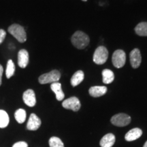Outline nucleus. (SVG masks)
<instances>
[{"label": "nucleus", "mask_w": 147, "mask_h": 147, "mask_svg": "<svg viewBox=\"0 0 147 147\" xmlns=\"http://www.w3.org/2000/svg\"><path fill=\"white\" fill-rule=\"evenodd\" d=\"M89 38L85 33L81 31H77L71 38L72 45L78 49H84L89 45Z\"/></svg>", "instance_id": "nucleus-1"}, {"label": "nucleus", "mask_w": 147, "mask_h": 147, "mask_svg": "<svg viewBox=\"0 0 147 147\" xmlns=\"http://www.w3.org/2000/svg\"><path fill=\"white\" fill-rule=\"evenodd\" d=\"M8 32L21 43H23L27 40V34L25 29L18 24L10 25L8 27Z\"/></svg>", "instance_id": "nucleus-2"}, {"label": "nucleus", "mask_w": 147, "mask_h": 147, "mask_svg": "<svg viewBox=\"0 0 147 147\" xmlns=\"http://www.w3.org/2000/svg\"><path fill=\"white\" fill-rule=\"evenodd\" d=\"M61 78V73L59 71L54 69L41 75L38 78V81L40 84H45L48 83H53V82H58Z\"/></svg>", "instance_id": "nucleus-3"}, {"label": "nucleus", "mask_w": 147, "mask_h": 147, "mask_svg": "<svg viewBox=\"0 0 147 147\" xmlns=\"http://www.w3.org/2000/svg\"><path fill=\"white\" fill-rule=\"evenodd\" d=\"M108 57V51L105 47L100 46L97 47L93 54V60L97 65H102L105 63Z\"/></svg>", "instance_id": "nucleus-4"}, {"label": "nucleus", "mask_w": 147, "mask_h": 147, "mask_svg": "<svg viewBox=\"0 0 147 147\" xmlns=\"http://www.w3.org/2000/svg\"><path fill=\"white\" fill-rule=\"evenodd\" d=\"M113 65L117 68H121L125 65L126 61L125 53L123 50H117L114 52L112 57Z\"/></svg>", "instance_id": "nucleus-5"}, {"label": "nucleus", "mask_w": 147, "mask_h": 147, "mask_svg": "<svg viewBox=\"0 0 147 147\" xmlns=\"http://www.w3.org/2000/svg\"><path fill=\"white\" fill-rule=\"evenodd\" d=\"M131 122V117L125 113H119L114 115L111 118V123L117 127H125Z\"/></svg>", "instance_id": "nucleus-6"}, {"label": "nucleus", "mask_w": 147, "mask_h": 147, "mask_svg": "<svg viewBox=\"0 0 147 147\" xmlns=\"http://www.w3.org/2000/svg\"><path fill=\"white\" fill-rule=\"evenodd\" d=\"M62 106L65 109L71 110L74 112H77L80 110L81 104L76 97H71L67 100H64L62 103Z\"/></svg>", "instance_id": "nucleus-7"}, {"label": "nucleus", "mask_w": 147, "mask_h": 147, "mask_svg": "<svg viewBox=\"0 0 147 147\" xmlns=\"http://www.w3.org/2000/svg\"><path fill=\"white\" fill-rule=\"evenodd\" d=\"M130 64L134 69L140 67L142 62V57H141L140 51L138 49H134L131 51L129 54Z\"/></svg>", "instance_id": "nucleus-8"}, {"label": "nucleus", "mask_w": 147, "mask_h": 147, "mask_svg": "<svg viewBox=\"0 0 147 147\" xmlns=\"http://www.w3.org/2000/svg\"><path fill=\"white\" fill-rule=\"evenodd\" d=\"M23 99L25 104L29 107H34L36 104V98L34 91L32 89H28L24 92Z\"/></svg>", "instance_id": "nucleus-9"}, {"label": "nucleus", "mask_w": 147, "mask_h": 147, "mask_svg": "<svg viewBox=\"0 0 147 147\" xmlns=\"http://www.w3.org/2000/svg\"><path fill=\"white\" fill-rule=\"evenodd\" d=\"M40 125H41V120L39 117L36 114H31L27 124V129L31 130V131H36L40 128Z\"/></svg>", "instance_id": "nucleus-10"}, {"label": "nucleus", "mask_w": 147, "mask_h": 147, "mask_svg": "<svg viewBox=\"0 0 147 147\" xmlns=\"http://www.w3.org/2000/svg\"><path fill=\"white\" fill-rule=\"evenodd\" d=\"M29 63V53L25 49H22L18 54V64L20 67L25 68Z\"/></svg>", "instance_id": "nucleus-11"}, {"label": "nucleus", "mask_w": 147, "mask_h": 147, "mask_svg": "<svg viewBox=\"0 0 147 147\" xmlns=\"http://www.w3.org/2000/svg\"><path fill=\"white\" fill-rule=\"evenodd\" d=\"M107 92V87L105 86H94L89 89V93L91 96L99 97L105 95Z\"/></svg>", "instance_id": "nucleus-12"}, {"label": "nucleus", "mask_w": 147, "mask_h": 147, "mask_svg": "<svg viewBox=\"0 0 147 147\" xmlns=\"http://www.w3.org/2000/svg\"><path fill=\"white\" fill-rule=\"evenodd\" d=\"M142 134V131L140 128H134L129 130L125 136V139L128 142L136 140L140 138Z\"/></svg>", "instance_id": "nucleus-13"}, {"label": "nucleus", "mask_w": 147, "mask_h": 147, "mask_svg": "<svg viewBox=\"0 0 147 147\" xmlns=\"http://www.w3.org/2000/svg\"><path fill=\"white\" fill-rule=\"evenodd\" d=\"M51 88L52 91L55 93V95H56L57 100L58 101H61L63 100L64 97H65V94H64L63 91H62L61 84L58 82H53V83L51 84Z\"/></svg>", "instance_id": "nucleus-14"}, {"label": "nucleus", "mask_w": 147, "mask_h": 147, "mask_svg": "<svg viewBox=\"0 0 147 147\" xmlns=\"http://www.w3.org/2000/svg\"><path fill=\"white\" fill-rule=\"evenodd\" d=\"M115 142V136L113 134H108L101 139L100 144L102 147H112Z\"/></svg>", "instance_id": "nucleus-15"}, {"label": "nucleus", "mask_w": 147, "mask_h": 147, "mask_svg": "<svg viewBox=\"0 0 147 147\" xmlns=\"http://www.w3.org/2000/svg\"><path fill=\"white\" fill-rule=\"evenodd\" d=\"M84 78V72L82 70H78L73 74L71 78V84L72 87H76L83 81Z\"/></svg>", "instance_id": "nucleus-16"}, {"label": "nucleus", "mask_w": 147, "mask_h": 147, "mask_svg": "<svg viewBox=\"0 0 147 147\" xmlns=\"http://www.w3.org/2000/svg\"><path fill=\"white\" fill-rule=\"evenodd\" d=\"M102 78L104 84H110L115 80V74L110 69H105L102 71Z\"/></svg>", "instance_id": "nucleus-17"}, {"label": "nucleus", "mask_w": 147, "mask_h": 147, "mask_svg": "<svg viewBox=\"0 0 147 147\" xmlns=\"http://www.w3.org/2000/svg\"><path fill=\"white\" fill-rule=\"evenodd\" d=\"M135 32L139 36H147V22L138 24L135 27Z\"/></svg>", "instance_id": "nucleus-18"}, {"label": "nucleus", "mask_w": 147, "mask_h": 147, "mask_svg": "<svg viewBox=\"0 0 147 147\" xmlns=\"http://www.w3.org/2000/svg\"><path fill=\"white\" fill-rule=\"evenodd\" d=\"M9 117L8 113L3 110H0V128H5L9 124Z\"/></svg>", "instance_id": "nucleus-19"}, {"label": "nucleus", "mask_w": 147, "mask_h": 147, "mask_svg": "<svg viewBox=\"0 0 147 147\" xmlns=\"http://www.w3.org/2000/svg\"><path fill=\"white\" fill-rule=\"evenodd\" d=\"M14 117L18 123H23L26 120V112L24 109L20 108L15 112Z\"/></svg>", "instance_id": "nucleus-20"}, {"label": "nucleus", "mask_w": 147, "mask_h": 147, "mask_svg": "<svg viewBox=\"0 0 147 147\" xmlns=\"http://www.w3.org/2000/svg\"><path fill=\"white\" fill-rule=\"evenodd\" d=\"M14 71H15V65H14V63L11 59L8 60V63H7L6 71H5L7 78H10L13 76Z\"/></svg>", "instance_id": "nucleus-21"}, {"label": "nucleus", "mask_w": 147, "mask_h": 147, "mask_svg": "<svg viewBox=\"0 0 147 147\" xmlns=\"http://www.w3.org/2000/svg\"><path fill=\"white\" fill-rule=\"evenodd\" d=\"M50 147H64V144L61 140L58 137H51L49 140Z\"/></svg>", "instance_id": "nucleus-22"}, {"label": "nucleus", "mask_w": 147, "mask_h": 147, "mask_svg": "<svg viewBox=\"0 0 147 147\" xmlns=\"http://www.w3.org/2000/svg\"><path fill=\"white\" fill-rule=\"evenodd\" d=\"M12 147H28V144L27 142L21 141V142H18L14 144Z\"/></svg>", "instance_id": "nucleus-23"}, {"label": "nucleus", "mask_w": 147, "mask_h": 147, "mask_svg": "<svg viewBox=\"0 0 147 147\" xmlns=\"http://www.w3.org/2000/svg\"><path fill=\"white\" fill-rule=\"evenodd\" d=\"M6 36V32L3 29H0V45L3 42Z\"/></svg>", "instance_id": "nucleus-24"}, {"label": "nucleus", "mask_w": 147, "mask_h": 147, "mask_svg": "<svg viewBox=\"0 0 147 147\" xmlns=\"http://www.w3.org/2000/svg\"><path fill=\"white\" fill-rule=\"evenodd\" d=\"M3 72V68L2 65H0V86L1 84V78H2V74Z\"/></svg>", "instance_id": "nucleus-25"}, {"label": "nucleus", "mask_w": 147, "mask_h": 147, "mask_svg": "<svg viewBox=\"0 0 147 147\" xmlns=\"http://www.w3.org/2000/svg\"><path fill=\"white\" fill-rule=\"evenodd\" d=\"M143 147H147V141L144 143V146H143Z\"/></svg>", "instance_id": "nucleus-26"}, {"label": "nucleus", "mask_w": 147, "mask_h": 147, "mask_svg": "<svg viewBox=\"0 0 147 147\" xmlns=\"http://www.w3.org/2000/svg\"><path fill=\"white\" fill-rule=\"evenodd\" d=\"M82 1H87V0H82Z\"/></svg>", "instance_id": "nucleus-27"}]
</instances>
